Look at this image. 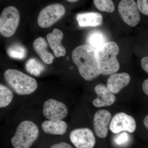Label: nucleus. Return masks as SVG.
<instances>
[{
	"instance_id": "obj_1",
	"label": "nucleus",
	"mask_w": 148,
	"mask_h": 148,
	"mask_svg": "<svg viewBox=\"0 0 148 148\" xmlns=\"http://www.w3.org/2000/svg\"><path fill=\"white\" fill-rule=\"evenodd\" d=\"M72 58L80 75L86 80H92L101 75L95 49L90 46H79L74 49Z\"/></svg>"
},
{
	"instance_id": "obj_2",
	"label": "nucleus",
	"mask_w": 148,
	"mask_h": 148,
	"mask_svg": "<svg viewBox=\"0 0 148 148\" xmlns=\"http://www.w3.org/2000/svg\"><path fill=\"white\" fill-rule=\"evenodd\" d=\"M98 69L101 74L112 75L116 73L120 64L116 58L119 47L115 42H108L95 49Z\"/></svg>"
},
{
	"instance_id": "obj_3",
	"label": "nucleus",
	"mask_w": 148,
	"mask_h": 148,
	"mask_svg": "<svg viewBox=\"0 0 148 148\" xmlns=\"http://www.w3.org/2000/svg\"><path fill=\"white\" fill-rule=\"evenodd\" d=\"M4 76L5 82L18 95H29L38 88L34 78L18 70L8 69L5 72Z\"/></svg>"
},
{
	"instance_id": "obj_4",
	"label": "nucleus",
	"mask_w": 148,
	"mask_h": 148,
	"mask_svg": "<svg viewBox=\"0 0 148 148\" xmlns=\"http://www.w3.org/2000/svg\"><path fill=\"white\" fill-rule=\"evenodd\" d=\"M36 125L31 121L21 122L17 127L11 142L14 148H30L38 137Z\"/></svg>"
},
{
	"instance_id": "obj_5",
	"label": "nucleus",
	"mask_w": 148,
	"mask_h": 148,
	"mask_svg": "<svg viewBox=\"0 0 148 148\" xmlns=\"http://www.w3.org/2000/svg\"><path fill=\"white\" fill-rule=\"evenodd\" d=\"M20 21L18 10L12 6L4 9L0 16V33L3 36L9 38L16 32Z\"/></svg>"
},
{
	"instance_id": "obj_6",
	"label": "nucleus",
	"mask_w": 148,
	"mask_h": 148,
	"mask_svg": "<svg viewBox=\"0 0 148 148\" xmlns=\"http://www.w3.org/2000/svg\"><path fill=\"white\" fill-rule=\"evenodd\" d=\"M66 12L64 6L61 4L49 5L41 11L38 17V23L42 28L50 27L61 19Z\"/></svg>"
},
{
	"instance_id": "obj_7",
	"label": "nucleus",
	"mask_w": 148,
	"mask_h": 148,
	"mask_svg": "<svg viewBox=\"0 0 148 148\" xmlns=\"http://www.w3.org/2000/svg\"><path fill=\"white\" fill-rule=\"evenodd\" d=\"M118 10L122 19L127 25L134 27L139 24L140 14L134 0H122L119 4Z\"/></svg>"
},
{
	"instance_id": "obj_8",
	"label": "nucleus",
	"mask_w": 148,
	"mask_h": 148,
	"mask_svg": "<svg viewBox=\"0 0 148 148\" xmlns=\"http://www.w3.org/2000/svg\"><path fill=\"white\" fill-rule=\"evenodd\" d=\"M43 114L49 120H62L68 115V109L65 104L55 99H49L43 106Z\"/></svg>"
},
{
	"instance_id": "obj_9",
	"label": "nucleus",
	"mask_w": 148,
	"mask_h": 148,
	"mask_svg": "<svg viewBox=\"0 0 148 148\" xmlns=\"http://www.w3.org/2000/svg\"><path fill=\"white\" fill-rule=\"evenodd\" d=\"M70 140L77 148H93L95 138L93 132L87 127L76 128L70 133Z\"/></svg>"
},
{
	"instance_id": "obj_10",
	"label": "nucleus",
	"mask_w": 148,
	"mask_h": 148,
	"mask_svg": "<svg viewBox=\"0 0 148 148\" xmlns=\"http://www.w3.org/2000/svg\"><path fill=\"white\" fill-rule=\"evenodd\" d=\"M136 128L135 120L131 116L124 112H120L115 115L112 119L110 129L113 133L118 134L122 131L132 133Z\"/></svg>"
},
{
	"instance_id": "obj_11",
	"label": "nucleus",
	"mask_w": 148,
	"mask_h": 148,
	"mask_svg": "<svg viewBox=\"0 0 148 148\" xmlns=\"http://www.w3.org/2000/svg\"><path fill=\"white\" fill-rule=\"evenodd\" d=\"M112 115L108 111L102 110L97 111L93 117V127L95 134L99 138H106L108 135V126Z\"/></svg>"
},
{
	"instance_id": "obj_12",
	"label": "nucleus",
	"mask_w": 148,
	"mask_h": 148,
	"mask_svg": "<svg viewBox=\"0 0 148 148\" xmlns=\"http://www.w3.org/2000/svg\"><path fill=\"white\" fill-rule=\"evenodd\" d=\"M94 90L97 95V98L92 101V104L95 107L101 108L110 106L115 101V96L105 85H97Z\"/></svg>"
},
{
	"instance_id": "obj_13",
	"label": "nucleus",
	"mask_w": 148,
	"mask_h": 148,
	"mask_svg": "<svg viewBox=\"0 0 148 148\" xmlns=\"http://www.w3.org/2000/svg\"><path fill=\"white\" fill-rule=\"evenodd\" d=\"M64 34L60 29H54L51 33L47 36L48 42L53 51L56 57L64 56L66 54V50L62 44Z\"/></svg>"
},
{
	"instance_id": "obj_14",
	"label": "nucleus",
	"mask_w": 148,
	"mask_h": 148,
	"mask_svg": "<svg viewBox=\"0 0 148 148\" xmlns=\"http://www.w3.org/2000/svg\"><path fill=\"white\" fill-rule=\"evenodd\" d=\"M130 77L126 73H119L111 75L107 81V87L113 94L118 93L130 82Z\"/></svg>"
},
{
	"instance_id": "obj_15",
	"label": "nucleus",
	"mask_w": 148,
	"mask_h": 148,
	"mask_svg": "<svg viewBox=\"0 0 148 148\" xmlns=\"http://www.w3.org/2000/svg\"><path fill=\"white\" fill-rule=\"evenodd\" d=\"M34 49L45 64H52L54 56L47 50L48 44L46 40L42 37H39L33 43Z\"/></svg>"
},
{
	"instance_id": "obj_16",
	"label": "nucleus",
	"mask_w": 148,
	"mask_h": 148,
	"mask_svg": "<svg viewBox=\"0 0 148 148\" xmlns=\"http://www.w3.org/2000/svg\"><path fill=\"white\" fill-rule=\"evenodd\" d=\"M77 20L81 27H97L103 23V17L98 12H89L78 14Z\"/></svg>"
},
{
	"instance_id": "obj_17",
	"label": "nucleus",
	"mask_w": 148,
	"mask_h": 148,
	"mask_svg": "<svg viewBox=\"0 0 148 148\" xmlns=\"http://www.w3.org/2000/svg\"><path fill=\"white\" fill-rule=\"evenodd\" d=\"M67 123L62 120H47L42 124L43 131L49 135H64L67 131Z\"/></svg>"
},
{
	"instance_id": "obj_18",
	"label": "nucleus",
	"mask_w": 148,
	"mask_h": 148,
	"mask_svg": "<svg viewBox=\"0 0 148 148\" xmlns=\"http://www.w3.org/2000/svg\"><path fill=\"white\" fill-rule=\"evenodd\" d=\"M13 94L10 88L2 84L0 85V108H5L11 103Z\"/></svg>"
},
{
	"instance_id": "obj_19",
	"label": "nucleus",
	"mask_w": 148,
	"mask_h": 148,
	"mask_svg": "<svg viewBox=\"0 0 148 148\" xmlns=\"http://www.w3.org/2000/svg\"><path fill=\"white\" fill-rule=\"evenodd\" d=\"M87 41L89 45L95 49L106 42L104 35L98 31L91 32L88 37Z\"/></svg>"
},
{
	"instance_id": "obj_20",
	"label": "nucleus",
	"mask_w": 148,
	"mask_h": 148,
	"mask_svg": "<svg viewBox=\"0 0 148 148\" xmlns=\"http://www.w3.org/2000/svg\"><path fill=\"white\" fill-rule=\"evenodd\" d=\"M7 53L11 58L22 59L25 58L27 51L23 46L18 44L12 45L8 49Z\"/></svg>"
},
{
	"instance_id": "obj_21",
	"label": "nucleus",
	"mask_w": 148,
	"mask_h": 148,
	"mask_svg": "<svg viewBox=\"0 0 148 148\" xmlns=\"http://www.w3.org/2000/svg\"><path fill=\"white\" fill-rule=\"evenodd\" d=\"M26 70L30 73L38 76L44 70V66L39 61L34 58L28 60L26 64Z\"/></svg>"
},
{
	"instance_id": "obj_22",
	"label": "nucleus",
	"mask_w": 148,
	"mask_h": 148,
	"mask_svg": "<svg viewBox=\"0 0 148 148\" xmlns=\"http://www.w3.org/2000/svg\"><path fill=\"white\" fill-rule=\"evenodd\" d=\"M93 3L99 10L112 13L115 10L113 2L111 0H94Z\"/></svg>"
},
{
	"instance_id": "obj_23",
	"label": "nucleus",
	"mask_w": 148,
	"mask_h": 148,
	"mask_svg": "<svg viewBox=\"0 0 148 148\" xmlns=\"http://www.w3.org/2000/svg\"><path fill=\"white\" fill-rule=\"evenodd\" d=\"M130 140V136L126 132H122L115 136L114 143L117 146L122 147L127 145Z\"/></svg>"
},
{
	"instance_id": "obj_24",
	"label": "nucleus",
	"mask_w": 148,
	"mask_h": 148,
	"mask_svg": "<svg viewBox=\"0 0 148 148\" xmlns=\"http://www.w3.org/2000/svg\"><path fill=\"white\" fill-rule=\"evenodd\" d=\"M137 4L141 13L148 15V0H138Z\"/></svg>"
},
{
	"instance_id": "obj_25",
	"label": "nucleus",
	"mask_w": 148,
	"mask_h": 148,
	"mask_svg": "<svg viewBox=\"0 0 148 148\" xmlns=\"http://www.w3.org/2000/svg\"><path fill=\"white\" fill-rule=\"evenodd\" d=\"M50 148H73L71 145L65 142L56 143L53 144Z\"/></svg>"
},
{
	"instance_id": "obj_26",
	"label": "nucleus",
	"mask_w": 148,
	"mask_h": 148,
	"mask_svg": "<svg viewBox=\"0 0 148 148\" xmlns=\"http://www.w3.org/2000/svg\"><path fill=\"white\" fill-rule=\"evenodd\" d=\"M141 66L142 69L148 74V56L143 57L141 61Z\"/></svg>"
},
{
	"instance_id": "obj_27",
	"label": "nucleus",
	"mask_w": 148,
	"mask_h": 148,
	"mask_svg": "<svg viewBox=\"0 0 148 148\" xmlns=\"http://www.w3.org/2000/svg\"><path fill=\"white\" fill-rule=\"evenodd\" d=\"M143 88L145 93L148 95V79L145 80L143 82Z\"/></svg>"
},
{
	"instance_id": "obj_28",
	"label": "nucleus",
	"mask_w": 148,
	"mask_h": 148,
	"mask_svg": "<svg viewBox=\"0 0 148 148\" xmlns=\"http://www.w3.org/2000/svg\"><path fill=\"white\" fill-rule=\"evenodd\" d=\"M144 124L146 128L148 130V114L144 119Z\"/></svg>"
},
{
	"instance_id": "obj_29",
	"label": "nucleus",
	"mask_w": 148,
	"mask_h": 148,
	"mask_svg": "<svg viewBox=\"0 0 148 148\" xmlns=\"http://www.w3.org/2000/svg\"><path fill=\"white\" fill-rule=\"evenodd\" d=\"M77 0H68L67 1L69 2L74 3L77 2Z\"/></svg>"
}]
</instances>
